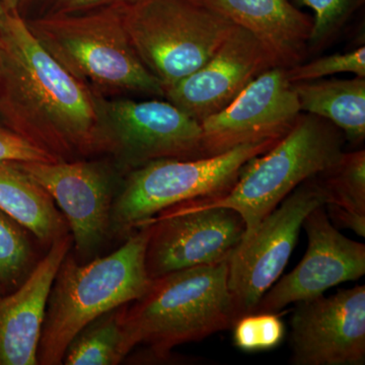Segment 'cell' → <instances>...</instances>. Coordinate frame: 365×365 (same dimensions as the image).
Listing matches in <instances>:
<instances>
[{
    "mask_svg": "<svg viewBox=\"0 0 365 365\" xmlns=\"http://www.w3.org/2000/svg\"><path fill=\"white\" fill-rule=\"evenodd\" d=\"M103 100L60 66L18 11L0 28V122L58 162L104 155Z\"/></svg>",
    "mask_w": 365,
    "mask_h": 365,
    "instance_id": "6da1fadb",
    "label": "cell"
},
{
    "mask_svg": "<svg viewBox=\"0 0 365 365\" xmlns=\"http://www.w3.org/2000/svg\"><path fill=\"white\" fill-rule=\"evenodd\" d=\"M239 319L228 287V262L197 266L151 280L139 299L121 307L125 357L138 345L165 360L177 346L232 328Z\"/></svg>",
    "mask_w": 365,
    "mask_h": 365,
    "instance_id": "7a4b0ae2",
    "label": "cell"
},
{
    "mask_svg": "<svg viewBox=\"0 0 365 365\" xmlns=\"http://www.w3.org/2000/svg\"><path fill=\"white\" fill-rule=\"evenodd\" d=\"M116 251L78 263L67 254L55 276L38 350V364H63L72 339L93 319L139 299L150 287L145 251L151 220Z\"/></svg>",
    "mask_w": 365,
    "mask_h": 365,
    "instance_id": "3957f363",
    "label": "cell"
},
{
    "mask_svg": "<svg viewBox=\"0 0 365 365\" xmlns=\"http://www.w3.org/2000/svg\"><path fill=\"white\" fill-rule=\"evenodd\" d=\"M25 21L46 51L96 93L165 96L160 81L134 51L116 2Z\"/></svg>",
    "mask_w": 365,
    "mask_h": 365,
    "instance_id": "277c9868",
    "label": "cell"
},
{
    "mask_svg": "<svg viewBox=\"0 0 365 365\" xmlns=\"http://www.w3.org/2000/svg\"><path fill=\"white\" fill-rule=\"evenodd\" d=\"M346 141L332 123L302 113L273 148L249 160L235 184L222 195L179 204L189 208L225 207L239 213L244 239L302 182L333 165Z\"/></svg>",
    "mask_w": 365,
    "mask_h": 365,
    "instance_id": "5b68a950",
    "label": "cell"
},
{
    "mask_svg": "<svg viewBox=\"0 0 365 365\" xmlns=\"http://www.w3.org/2000/svg\"><path fill=\"white\" fill-rule=\"evenodd\" d=\"M280 139L242 144L215 157L153 160L126 173L113 202L110 232L129 237L167 209L222 195L249 160Z\"/></svg>",
    "mask_w": 365,
    "mask_h": 365,
    "instance_id": "8992f818",
    "label": "cell"
},
{
    "mask_svg": "<svg viewBox=\"0 0 365 365\" xmlns=\"http://www.w3.org/2000/svg\"><path fill=\"white\" fill-rule=\"evenodd\" d=\"M130 44L163 91L210 59L235 24L194 0H120Z\"/></svg>",
    "mask_w": 365,
    "mask_h": 365,
    "instance_id": "52a82bcc",
    "label": "cell"
},
{
    "mask_svg": "<svg viewBox=\"0 0 365 365\" xmlns=\"http://www.w3.org/2000/svg\"><path fill=\"white\" fill-rule=\"evenodd\" d=\"M103 150L123 175L163 158H205L200 122L169 101L104 97Z\"/></svg>",
    "mask_w": 365,
    "mask_h": 365,
    "instance_id": "ba28073f",
    "label": "cell"
},
{
    "mask_svg": "<svg viewBox=\"0 0 365 365\" xmlns=\"http://www.w3.org/2000/svg\"><path fill=\"white\" fill-rule=\"evenodd\" d=\"M324 204L321 189L311 178L242 240L228 260V287L239 319L254 313L263 295L279 279L299 241L304 218Z\"/></svg>",
    "mask_w": 365,
    "mask_h": 365,
    "instance_id": "9c48e42d",
    "label": "cell"
},
{
    "mask_svg": "<svg viewBox=\"0 0 365 365\" xmlns=\"http://www.w3.org/2000/svg\"><path fill=\"white\" fill-rule=\"evenodd\" d=\"M66 217L76 253L90 261L111 234L113 202L124 175L111 158L20 163Z\"/></svg>",
    "mask_w": 365,
    "mask_h": 365,
    "instance_id": "30bf717a",
    "label": "cell"
},
{
    "mask_svg": "<svg viewBox=\"0 0 365 365\" xmlns=\"http://www.w3.org/2000/svg\"><path fill=\"white\" fill-rule=\"evenodd\" d=\"M246 225L230 208L177 205L151 220L145 267L151 280L176 271L228 262Z\"/></svg>",
    "mask_w": 365,
    "mask_h": 365,
    "instance_id": "8fae6325",
    "label": "cell"
},
{
    "mask_svg": "<svg viewBox=\"0 0 365 365\" xmlns=\"http://www.w3.org/2000/svg\"><path fill=\"white\" fill-rule=\"evenodd\" d=\"M300 114L287 69L272 67L257 76L227 107L200 122L204 157L242 144L282 138Z\"/></svg>",
    "mask_w": 365,
    "mask_h": 365,
    "instance_id": "7c38bea8",
    "label": "cell"
},
{
    "mask_svg": "<svg viewBox=\"0 0 365 365\" xmlns=\"http://www.w3.org/2000/svg\"><path fill=\"white\" fill-rule=\"evenodd\" d=\"M307 253L292 271L263 295L254 313H276L288 304L317 299L329 288L355 281L365 274V245L341 234L324 205L304 218Z\"/></svg>",
    "mask_w": 365,
    "mask_h": 365,
    "instance_id": "4fadbf2b",
    "label": "cell"
},
{
    "mask_svg": "<svg viewBox=\"0 0 365 365\" xmlns=\"http://www.w3.org/2000/svg\"><path fill=\"white\" fill-rule=\"evenodd\" d=\"M292 319V364H365V287L297 302Z\"/></svg>",
    "mask_w": 365,
    "mask_h": 365,
    "instance_id": "5bb4252c",
    "label": "cell"
},
{
    "mask_svg": "<svg viewBox=\"0 0 365 365\" xmlns=\"http://www.w3.org/2000/svg\"><path fill=\"white\" fill-rule=\"evenodd\" d=\"M272 67L277 66L259 40L235 25L210 59L165 88L163 98L201 122L227 107L257 76Z\"/></svg>",
    "mask_w": 365,
    "mask_h": 365,
    "instance_id": "9a60e30c",
    "label": "cell"
},
{
    "mask_svg": "<svg viewBox=\"0 0 365 365\" xmlns=\"http://www.w3.org/2000/svg\"><path fill=\"white\" fill-rule=\"evenodd\" d=\"M72 245L71 234L56 240L20 287L0 295V365H38L48 299Z\"/></svg>",
    "mask_w": 365,
    "mask_h": 365,
    "instance_id": "2e32d148",
    "label": "cell"
},
{
    "mask_svg": "<svg viewBox=\"0 0 365 365\" xmlns=\"http://www.w3.org/2000/svg\"><path fill=\"white\" fill-rule=\"evenodd\" d=\"M251 33L274 63L292 68L304 62L313 19L290 0H194Z\"/></svg>",
    "mask_w": 365,
    "mask_h": 365,
    "instance_id": "e0dca14e",
    "label": "cell"
},
{
    "mask_svg": "<svg viewBox=\"0 0 365 365\" xmlns=\"http://www.w3.org/2000/svg\"><path fill=\"white\" fill-rule=\"evenodd\" d=\"M0 209L46 246L71 234L52 197L20 163H0Z\"/></svg>",
    "mask_w": 365,
    "mask_h": 365,
    "instance_id": "ac0fdd59",
    "label": "cell"
},
{
    "mask_svg": "<svg viewBox=\"0 0 365 365\" xmlns=\"http://www.w3.org/2000/svg\"><path fill=\"white\" fill-rule=\"evenodd\" d=\"M300 111L332 123L351 143L365 138V78L292 83Z\"/></svg>",
    "mask_w": 365,
    "mask_h": 365,
    "instance_id": "d6986e66",
    "label": "cell"
},
{
    "mask_svg": "<svg viewBox=\"0 0 365 365\" xmlns=\"http://www.w3.org/2000/svg\"><path fill=\"white\" fill-rule=\"evenodd\" d=\"M125 359L120 307L93 319L72 339L63 364L117 365Z\"/></svg>",
    "mask_w": 365,
    "mask_h": 365,
    "instance_id": "ffe728a7",
    "label": "cell"
},
{
    "mask_svg": "<svg viewBox=\"0 0 365 365\" xmlns=\"http://www.w3.org/2000/svg\"><path fill=\"white\" fill-rule=\"evenodd\" d=\"M314 179L325 204H334L365 215L364 150L343 151L331 167L316 175Z\"/></svg>",
    "mask_w": 365,
    "mask_h": 365,
    "instance_id": "44dd1931",
    "label": "cell"
},
{
    "mask_svg": "<svg viewBox=\"0 0 365 365\" xmlns=\"http://www.w3.org/2000/svg\"><path fill=\"white\" fill-rule=\"evenodd\" d=\"M30 234L0 209V295L20 287L37 264Z\"/></svg>",
    "mask_w": 365,
    "mask_h": 365,
    "instance_id": "7402d4cb",
    "label": "cell"
},
{
    "mask_svg": "<svg viewBox=\"0 0 365 365\" xmlns=\"http://www.w3.org/2000/svg\"><path fill=\"white\" fill-rule=\"evenodd\" d=\"M297 7L314 11L309 40V53L318 52L330 44L350 18L361 9L365 0H290Z\"/></svg>",
    "mask_w": 365,
    "mask_h": 365,
    "instance_id": "603a6c76",
    "label": "cell"
},
{
    "mask_svg": "<svg viewBox=\"0 0 365 365\" xmlns=\"http://www.w3.org/2000/svg\"><path fill=\"white\" fill-rule=\"evenodd\" d=\"M232 328L235 345L247 352L273 349L282 343L285 336L284 323L276 313L245 314Z\"/></svg>",
    "mask_w": 365,
    "mask_h": 365,
    "instance_id": "cb8c5ba5",
    "label": "cell"
},
{
    "mask_svg": "<svg viewBox=\"0 0 365 365\" xmlns=\"http://www.w3.org/2000/svg\"><path fill=\"white\" fill-rule=\"evenodd\" d=\"M338 73H352L357 78H365V47L352 51L336 53L322 58L302 62L299 66L287 69L290 83L314 81Z\"/></svg>",
    "mask_w": 365,
    "mask_h": 365,
    "instance_id": "d4e9b609",
    "label": "cell"
},
{
    "mask_svg": "<svg viewBox=\"0 0 365 365\" xmlns=\"http://www.w3.org/2000/svg\"><path fill=\"white\" fill-rule=\"evenodd\" d=\"M116 1L120 0H21L18 13L24 20H32L52 14L88 11Z\"/></svg>",
    "mask_w": 365,
    "mask_h": 365,
    "instance_id": "484cf974",
    "label": "cell"
},
{
    "mask_svg": "<svg viewBox=\"0 0 365 365\" xmlns=\"http://www.w3.org/2000/svg\"><path fill=\"white\" fill-rule=\"evenodd\" d=\"M58 162L51 155L29 143L0 122V163Z\"/></svg>",
    "mask_w": 365,
    "mask_h": 365,
    "instance_id": "4316f807",
    "label": "cell"
},
{
    "mask_svg": "<svg viewBox=\"0 0 365 365\" xmlns=\"http://www.w3.org/2000/svg\"><path fill=\"white\" fill-rule=\"evenodd\" d=\"M327 215L331 222L338 228L351 230L359 237H365V215L353 212L334 204H325Z\"/></svg>",
    "mask_w": 365,
    "mask_h": 365,
    "instance_id": "83f0119b",
    "label": "cell"
},
{
    "mask_svg": "<svg viewBox=\"0 0 365 365\" xmlns=\"http://www.w3.org/2000/svg\"><path fill=\"white\" fill-rule=\"evenodd\" d=\"M20 2L21 0H1L2 6H4L7 14L18 11Z\"/></svg>",
    "mask_w": 365,
    "mask_h": 365,
    "instance_id": "f1b7e54d",
    "label": "cell"
},
{
    "mask_svg": "<svg viewBox=\"0 0 365 365\" xmlns=\"http://www.w3.org/2000/svg\"><path fill=\"white\" fill-rule=\"evenodd\" d=\"M7 16V13L6 9H4V6H2L1 0H0V28L4 25V21H6Z\"/></svg>",
    "mask_w": 365,
    "mask_h": 365,
    "instance_id": "f546056e",
    "label": "cell"
}]
</instances>
